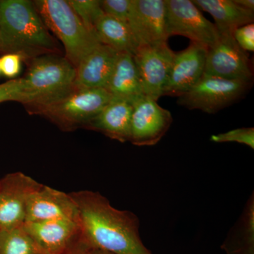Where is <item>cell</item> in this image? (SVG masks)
Masks as SVG:
<instances>
[{
  "label": "cell",
  "mask_w": 254,
  "mask_h": 254,
  "mask_svg": "<svg viewBox=\"0 0 254 254\" xmlns=\"http://www.w3.org/2000/svg\"><path fill=\"white\" fill-rule=\"evenodd\" d=\"M77 206L83 242L91 250L113 254H153L143 245L135 214L114 208L99 192L69 193Z\"/></svg>",
  "instance_id": "cell-1"
},
{
  "label": "cell",
  "mask_w": 254,
  "mask_h": 254,
  "mask_svg": "<svg viewBox=\"0 0 254 254\" xmlns=\"http://www.w3.org/2000/svg\"><path fill=\"white\" fill-rule=\"evenodd\" d=\"M54 48V41L33 2L0 0V50L32 57Z\"/></svg>",
  "instance_id": "cell-2"
},
{
  "label": "cell",
  "mask_w": 254,
  "mask_h": 254,
  "mask_svg": "<svg viewBox=\"0 0 254 254\" xmlns=\"http://www.w3.org/2000/svg\"><path fill=\"white\" fill-rule=\"evenodd\" d=\"M35 7L45 23L63 43L66 59L74 66L100 43L96 33L88 31L65 0H38Z\"/></svg>",
  "instance_id": "cell-3"
},
{
  "label": "cell",
  "mask_w": 254,
  "mask_h": 254,
  "mask_svg": "<svg viewBox=\"0 0 254 254\" xmlns=\"http://www.w3.org/2000/svg\"><path fill=\"white\" fill-rule=\"evenodd\" d=\"M76 74V68L65 58L36 57L23 78L24 104L37 108L59 99L75 88Z\"/></svg>",
  "instance_id": "cell-4"
},
{
  "label": "cell",
  "mask_w": 254,
  "mask_h": 254,
  "mask_svg": "<svg viewBox=\"0 0 254 254\" xmlns=\"http://www.w3.org/2000/svg\"><path fill=\"white\" fill-rule=\"evenodd\" d=\"M113 98L105 88L75 87L59 99L35 108L64 128H70L86 126Z\"/></svg>",
  "instance_id": "cell-5"
},
{
  "label": "cell",
  "mask_w": 254,
  "mask_h": 254,
  "mask_svg": "<svg viewBox=\"0 0 254 254\" xmlns=\"http://www.w3.org/2000/svg\"><path fill=\"white\" fill-rule=\"evenodd\" d=\"M251 83L203 76L190 91L179 97L177 103L190 110L215 113L245 94Z\"/></svg>",
  "instance_id": "cell-6"
},
{
  "label": "cell",
  "mask_w": 254,
  "mask_h": 254,
  "mask_svg": "<svg viewBox=\"0 0 254 254\" xmlns=\"http://www.w3.org/2000/svg\"><path fill=\"white\" fill-rule=\"evenodd\" d=\"M166 8V33L182 36L190 42L208 48L219 38L214 23L204 17L198 6L190 0H165Z\"/></svg>",
  "instance_id": "cell-7"
},
{
  "label": "cell",
  "mask_w": 254,
  "mask_h": 254,
  "mask_svg": "<svg viewBox=\"0 0 254 254\" xmlns=\"http://www.w3.org/2000/svg\"><path fill=\"white\" fill-rule=\"evenodd\" d=\"M203 76L252 82V62L233 35L220 34L216 42L207 49Z\"/></svg>",
  "instance_id": "cell-8"
},
{
  "label": "cell",
  "mask_w": 254,
  "mask_h": 254,
  "mask_svg": "<svg viewBox=\"0 0 254 254\" xmlns=\"http://www.w3.org/2000/svg\"><path fill=\"white\" fill-rule=\"evenodd\" d=\"M175 53L168 41L137 48L133 59L145 96L156 101L163 96Z\"/></svg>",
  "instance_id": "cell-9"
},
{
  "label": "cell",
  "mask_w": 254,
  "mask_h": 254,
  "mask_svg": "<svg viewBox=\"0 0 254 254\" xmlns=\"http://www.w3.org/2000/svg\"><path fill=\"white\" fill-rule=\"evenodd\" d=\"M132 105L129 141L138 146L157 144L173 123L171 113L145 95L134 100Z\"/></svg>",
  "instance_id": "cell-10"
},
{
  "label": "cell",
  "mask_w": 254,
  "mask_h": 254,
  "mask_svg": "<svg viewBox=\"0 0 254 254\" xmlns=\"http://www.w3.org/2000/svg\"><path fill=\"white\" fill-rule=\"evenodd\" d=\"M42 185L21 172L7 174L0 180V230L24 223L28 198Z\"/></svg>",
  "instance_id": "cell-11"
},
{
  "label": "cell",
  "mask_w": 254,
  "mask_h": 254,
  "mask_svg": "<svg viewBox=\"0 0 254 254\" xmlns=\"http://www.w3.org/2000/svg\"><path fill=\"white\" fill-rule=\"evenodd\" d=\"M127 24L137 47L168 41L165 0H131Z\"/></svg>",
  "instance_id": "cell-12"
},
{
  "label": "cell",
  "mask_w": 254,
  "mask_h": 254,
  "mask_svg": "<svg viewBox=\"0 0 254 254\" xmlns=\"http://www.w3.org/2000/svg\"><path fill=\"white\" fill-rule=\"evenodd\" d=\"M207 49L190 42L186 49L175 53L163 95L181 96L198 83L204 73Z\"/></svg>",
  "instance_id": "cell-13"
},
{
  "label": "cell",
  "mask_w": 254,
  "mask_h": 254,
  "mask_svg": "<svg viewBox=\"0 0 254 254\" xmlns=\"http://www.w3.org/2000/svg\"><path fill=\"white\" fill-rule=\"evenodd\" d=\"M56 219L79 222L77 206L69 193L42 185L28 198L25 222Z\"/></svg>",
  "instance_id": "cell-14"
},
{
  "label": "cell",
  "mask_w": 254,
  "mask_h": 254,
  "mask_svg": "<svg viewBox=\"0 0 254 254\" xmlns=\"http://www.w3.org/2000/svg\"><path fill=\"white\" fill-rule=\"evenodd\" d=\"M25 230L48 254H64L81 237L79 222L56 219L26 222Z\"/></svg>",
  "instance_id": "cell-15"
},
{
  "label": "cell",
  "mask_w": 254,
  "mask_h": 254,
  "mask_svg": "<svg viewBox=\"0 0 254 254\" xmlns=\"http://www.w3.org/2000/svg\"><path fill=\"white\" fill-rule=\"evenodd\" d=\"M118 53L102 43L96 45L76 67L75 87L105 88Z\"/></svg>",
  "instance_id": "cell-16"
},
{
  "label": "cell",
  "mask_w": 254,
  "mask_h": 254,
  "mask_svg": "<svg viewBox=\"0 0 254 254\" xmlns=\"http://www.w3.org/2000/svg\"><path fill=\"white\" fill-rule=\"evenodd\" d=\"M133 105L128 100L113 98L109 104L86 125L112 139L129 141Z\"/></svg>",
  "instance_id": "cell-17"
},
{
  "label": "cell",
  "mask_w": 254,
  "mask_h": 254,
  "mask_svg": "<svg viewBox=\"0 0 254 254\" xmlns=\"http://www.w3.org/2000/svg\"><path fill=\"white\" fill-rule=\"evenodd\" d=\"M105 89L113 98L128 100L131 103L144 95L133 55L118 53Z\"/></svg>",
  "instance_id": "cell-18"
},
{
  "label": "cell",
  "mask_w": 254,
  "mask_h": 254,
  "mask_svg": "<svg viewBox=\"0 0 254 254\" xmlns=\"http://www.w3.org/2000/svg\"><path fill=\"white\" fill-rule=\"evenodd\" d=\"M193 2L213 16L219 34L233 35L237 28L254 23V11L244 9L235 0H193Z\"/></svg>",
  "instance_id": "cell-19"
},
{
  "label": "cell",
  "mask_w": 254,
  "mask_h": 254,
  "mask_svg": "<svg viewBox=\"0 0 254 254\" xmlns=\"http://www.w3.org/2000/svg\"><path fill=\"white\" fill-rule=\"evenodd\" d=\"M94 28L100 43L118 53L133 55L138 48L128 24L124 21L104 14L95 23Z\"/></svg>",
  "instance_id": "cell-20"
},
{
  "label": "cell",
  "mask_w": 254,
  "mask_h": 254,
  "mask_svg": "<svg viewBox=\"0 0 254 254\" xmlns=\"http://www.w3.org/2000/svg\"><path fill=\"white\" fill-rule=\"evenodd\" d=\"M23 224L0 230V254H48L30 236Z\"/></svg>",
  "instance_id": "cell-21"
},
{
  "label": "cell",
  "mask_w": 254,
  "mask_h": 254,
  "mask_svg": "<svg viewBox=\"0 0 254 254\" xmlns=\"http://www.w3.org/2000/svg\"><path fill=\"white\" fill-rule=\"evenodd\" d=\"M254 199L249 203L247 211L244 214V218L241 220V225L237 229V235L240 241L235 243V245H227L225 247H232L236 246V248L227 252L228 254H254Z\"/></svg>",
  "instance_id": "cell-22"
},
{
  "label": "cell",
  "mask_w": 254,
  "mask_h": 254,
  "mask_svg": "<svg viewBox=\"0 0 254 254\" xmlns=\"http://www.w3.org/2000/svg\"><path fill=\"white\" fill-rule=\"evenodd\" d=\"M68 4L88 31L95 32V25L104 13L98 0H68Z\"/></svg>",
  "instance_id": "cell-23"
},
{
  "label": "cell",
  "mask_w": 254,
  "mask_h": 254,
  "mask_svg": "<svg viewBox=\"0 0 254 254\" xmlns=\"http://www.w3.org/2000/svg\"><path fill=\"white\" fill-rule=\"evenodd\" d=\"M210 140L216 143H225V142H237L248 145L251 148H254V128H240L233 129L225 133L213 135Z\"/></svg>",
  "instance_id": "cell-24"
},
{
  "label": "cell",
  "mask_w": 254,
  "mask_h": 254,
  "mask_svg": "<svg viewBox=\"0 0 254 254\" xmlns=\"http://www.w3.org/2000/svg\"><path fill=\"white\" fill-rule=\"evenodd\" d=\"M24 82L23 78L10 80L0 84V103L6 101H17L25 103Z\"/></svg>",
  "instance_id": "cell-25"
},
{
  "label": "cell",
  "mask_w": 254,
  "mask_h": 254,
  "mask_svg": "<svg viewBox=\"0 0 254 254\" xmlns=\"http://www.w3.org/2000/svg\"><path fill=\"white\" fill-rule=\"evenodd\" d=\"M131 0H102V9L105 14L127 23Z\"/></svg>",
  "instance_id": "cell-26"
},
{
  "label": "cell",
  "mask_w": 254,
  "mask_h": 254,
  "mask_svg": "<svg viewBox=\"0 0 254 254\" xmlns=\"http://www.w3.org/2000/svg\"><path fill=\"white\" fill-rule=\"evenodd\" d=\"M22 57L14 53L5 54L0 58L1 73L9 78L16 77L21 71Z\"/></svg>",
  "instance_id": "cell-27"
},
{
  "label": "cell",
  "mask_w": 254,
  "mask_h": 254,
  "mask_svg": "<svg viewBox=\"0 0 254 254\" xmlns=\"http://www.w3.org/2000/svg\"><path fill=\"white\" fill-rule=\"evenodd\" d=\"M234 38L240 48L246 52L254 50V23L245 25L237 28L233 33Z\"/></svg>",
  "instance_id": "cell-28"
},
{
  "label": "cell",
  "mask_w": 254,
  "mask_h": 254,
  "mask_svg": "<svg viewBox=\"0 0 254 254\" xmlns=\"http://www.w3.org/2000/svg\"><path fill=\"white\" fill-rule=\"evenodd\" d=\"M90 247L83 242L82 237L64 254H89Z\"/></svg>",
  "instance_id": "cell-29"
},
{
  "label": "cell",
  "mask_w": 254,
  "mask_h": 254,
  "mask_svg": "<svg viewBox=\"0 0 254 254\" xmlns=\"http://www.w3.org/2000/svg\"><path fill=\"white\" fill-rule=\"evenodd\" d=\"M235 1L244 9L254 11V0H235Z\"/></svg>",
  "instance_id": "cell-30"
},
{
  "label": "cell",
  "mask_w": 254,
  "mask_h": 254,
  "mask_svg": "<svg viewBox=\"0 0 254 254\" xmlns=\"http://www.w3.org/2000/svg\"><path fill=\"white\" fill-rule=\"evenodd\" d=\"M89 254H113L109 252H103V251L90 250Z\"/></svg>",
  "instance_id": "cell-31"
},
{
  "label": "cell",
  "mask_w": 254,
  "mask_h": 254,
  "mask_svg": "<svg viewBox=\"0 0 254 254\" xmlns=\"http://www.w3.org/2000/svg\"><path fill=\"white\" fill-rule=\"evenodd\" d=\"M0 73H1V67H0Z\"/></svg>",
  "instance_id": "cell-32"
}]
</instances>
